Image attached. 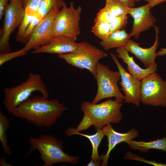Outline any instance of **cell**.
Returning a JSON list of instances; mask_svg holds the SVG:
<instances>
[{
  "mask_svg": "<svg viewBox=\"0 0 166 166\" xmlns=\"http://www.w3.org/2000/svg\"><path fill=\"white\" fill-rule=\"evenodd\" d=\"M142 0L146 1L149 5L151 7L166 1V0H135V1L136 2H138Z\"/></svg>",
  "mask_w": 166,
  "mask_h": 166,
  "instance_id": "f546056e",
  "label": "cell"
},
{
  "mask_svg": "<svg viewBox=\"0 0 166 166\" xmlns=\"http://www.w3.org/2000/svg\"><path fill=\"white\" fill-rule=\"evenodd\" d=\"M130 149L138 151L145 153L150 149H156L166 152V136L156 140L145 142L136 141L131 140L126 143Z\"/></svg>",
  "mask_w": 166,
  "mask_h": 166,
  "instance_id": "ffe728a7",
  "label": "cell"
},
{
  "mask_svg": "<svg viewBox=\"0 0 166 166\" xmlns=\"http://www.w3.org/2000/svg\"><path fill=\"white\" fill-rule=\"evenodd\" d=\"M165 128H166V126H165Z\"/></svg>",
  "mask_w": 166,
  "mask_h": 166,
  "instance_id": "74e56055",
  "label": "cell"
},
{
  "mask_svg": "<svg viewBox=\"0 0 166 166\" xmlns=\"http://www.w3.org/2000/svg\"><path fill=\"white\" fill-rule=\"evenodd\" d=\"M27 52L25 48L23 47L21 49L15 52L0 53V66H2L6 62L13 58L26 54Z\"/></svg>",
  "mask_w": 166,
  "mask_h": 166,
  "instance_id": "4316f807",
  "label": "cell"
},
{
  "mask_svg": "<svg viewBox=\"0 0 166 166\" xmlns=\"http://www.w3.org/2000/svg\"><path fill=\"white\" fill-rule=\"evenodd\" d=\"M153 26L156 32V38L154 45L151 47L144 48L140 46L139 43L129 39L124 47L128 52L134 54L140 60L146 68L150 67L156 63L155 60L157 56L156 51L159 43V28L155 25Z\"/></svg>",
  "mask_w": 166,
  "mask_h": 166,
  "instance_id": "5bb4252c",
  "label": "cell"
},
{
  "mask_svg": "<svg viewBox=\"0 0 166 166\" xmlns=\"http://www.w3.org/2000/svg\"><path fill=\"white\" fill-rule=\"evenodd\" d=\"M65 135L68 136L77 134L87 138L90 141L92 146L91 159L95 161H101V160L99 155L98 150V147L102 139L105 136L102 129L97 130L95 134L89 135L80 133L77 130L76 128L73 127H70L65 130Z\"/></svg>",
  "mask_w": 166,
  "mask_h": 166,
  "instance_id": "ac0fdd59",
  "label": "cell"
},
{
  "mask_svg": "<svg viewBox=\"0 0 166 166\" xmlns=\"http://www.w3.org/2000/svg\"><path fill=\"white\" fill-rule=\"evenodd\" d=\"M110 55L120 74L121 81L119 83L121 86V89L125 94L124 102L139 106L140 102L141 81L136 79L128 73L114 54L111 53Z\"/></svg>",
  "mask_w": 166,
  "mask_h": 166,
  "instance_id": "8fae6325",
  "label": "cell"
},
{
  "mask_svg": "<svg viewBox=\"0 0 166 166\" xmlns=\"http://www.w3.org/2000/svg\"><path fill=\"white\" fill-rule=\"evenodd\" d=\"M108 55L104 51L89 43L82 42L77 43V47L73 51L59 54L58 57L75 67L88 70L95 78L98 61Z\"/></svg>",
  "mask_w": 166,
  "mask_h": 166,
  "instance_id": "5b68a950",
  "label": "cell"
},
{
  "mask_svg": "<svg viewBox=\"0 0 166 166\" xmlns=\"http://www.w3.org/2000/svg\"><path fill=\"white\" fill-rule=\"evenodd\" d=\"M105 0V1H108V0Z\"/></svg>",
  "mask_w": 166,
  "mask_h": 166,
  "instance_id": "8d00e7d4",
  "label": "cell"
},
{
  "mask_svg": "<svg viewBox=\"0 0 166 166\" xmlns=\"http://www.w3.org/2000/svg\"><path fill=\"white\" fill-rule=\"evenodd\" d=\"M151 8L147 3L140 7L130 8L128 14L133 19L130 33L136 39L139 38L141 32L154 26L156 22V18L151 13Z\"/></svg>",
  "mask_w": 166,
  "mask_h": 166,
  "instance_id": "7c38bea8",
  "label": "cell"
},
{
  "mask_svg": "<svg viewBox=\"0 0 166 166\" xmlns=\"http://www.w3.org/2000/svg\"><path fill=\"white\" fill-rule=\"evenodd\" d=\"M59 11L57 9H52L36 26L30 39L24 47L27 52L50 42L53 38V21Z\"/></svg>",
  "mask_w": 166,
  "mask_h": 166,
  "instance_id": "30bf717a",
  "label": "cell"
},
{
  "mask_svg": "<svg viewBox=\"0 0 166 166\" xmlns=\"http://www.w3.org/2000/svg\"><path fill=\"white\" fill-rule=\"evenodd\" d=\"M141 81L140 102L152 106H166V81L155 72Z\"/></svg>",
  "mask_w": 166,
  "mask_h": 166,
  "instance_id": "9c48e42d",
  "label": "cell"
},
{
  "mask_svg": "<svg viewBox=\"0 0 166 166\" xmlns=\"http://www.w3.org/2000/svg\"><path fill=\"white\" fill-rule=\"evenodd\" d=\"M42 0H22L24 9L37 13Z\"/></svg>",
  "mask_w": 166,
  "mask_h": 166,
  "instance_id": "f1b7e54d",
  "label": "cell"
},
{
  "mask_svg": "<svg viewBox=\"0 0 166 166\" xmlns=\"http://www.w3.org/2000/svg\"><path fill=\"white\" fill-rule=\"evenodd\" d=\"M101 161H95L91 159L90 161L88 164L87 166H99L101 165Z\"/></svg>",
  "mask_w": 166,
  "mask_h": 166,
  "instance_id": "d6a6232c",
  "label": "cell"
},
{
  "mask_svg": "<svg viewBox=\"0 0 166 166\" xmlns=\"http://www.w3.org/2000/svg\"><path fill=\"white\" fill-rule=\"evenodd\" d=\"M102 129L107 137L108 149L105 154L100 156L102 162L101 165L106 166L111 151L118 144L122 142L127 143L128 141L137 138L139 136L138 131L134 128L125 133L119 132L115 131L111 124L104 126Z\"/></svg>",
  "mask_w": 166,
  "mask_h": 166,
  "instance_id": "4fadbf2b",
  "label": "cell"
},
{
  "mask_svg": "<svg viewBox=\"0 0 166 166\" xmlns=\"http://www.w3.org/2000/svg\"><path fill=\"white\" fill-rule=\"evenodd\" d=\"M125 5L129 8H133L135 6V0H117Z\"/></svg>",
  "mask_w": 166,
  "mask_h": 166,
  "instance_id": "4dcf8cb0",
  "label": "cell"
},
{
  "mask_svg": "<svg viewBox=\"0 0 166 166\" xmlns=\"http://www.w3.org/2000/svg\"><path fill=\"white\" fill-rule=\"evenodd\" d=\"M42 19L37 13L25 9L23 20L16 35V41L26 45L36 26Z\"/></svg>",
  "mask_w": 166,
  "mask_h": 166,
  "instance_id": "2e32d148",
  "label": "cell"
},
{
  "mask_svg": "<svg viewBox=\"0 0 166 166\" xmlns=\"http://www.w3.org/2000/svg\"><path fill=\"white\" fill-rule=\"evenodd\" d=\"M124 159H131L142 161L156 166H166V164L156 162L154 161L148 160L131 152H127L124 158Z\"/></svg>",
  "mask_w": 166,
  "mask_h": 166,
  "instance_id": "83f0119b",
  "label": "cell"
},
{
  "mask_svg": "<svg viewBox=\"0 0 166 166\" xmlns=\"http://www.w3.org/2000/svg\"><path fill=\"white\" fill-rule=\"evenodd\" d=\"M91 31L101 41L105 40L111 34L109 23L105 22L95 23Z\"/></svg>",
  "mask_w": 166,
  "mask_h": 166,
  "instance_id": "cb8c5ba5",
  "label": "cell"
},
{
  "mask_svg": "<svg viewBox=\"0 0 166 166\" xmlns=\"http://www.w3.org/2000/svg\"><path fill=\"white\" fill-rule=\"evenodd\" d=\"M25 13L22 0H12L6 5L4 10V19L0 39V53L9 52L10 35L19 27Z\"/></svg>",
  "mask_w": 166,
  "mask_h": 166,
  "instance_id": "ba28073f",
  "label": "cell"
},
{
  "mask_svg": "<svg viewBox=\"0 0 166 166\" xmlns=\"http://www.w3.org/2000/svg\"><path fill=\"white\" fill-rule=\"evenodd\" d=\"M157 56H162L166 55V48H162L160 50L156 53Z\"/></svg>",
  "mask_w": 166,
  "mask_h": 166,
  "instance_id": "e575fe53",
  "label": "cell"
},
{
  "mask_svg": "<svg viewBox=\"0 0 166 166\" xmlns=\"http://www.w3.org/2000/svg\"><path fill=\"white\" fill-rule=\"evenodd\" d=\"M116 17L106 6L100 9L94 19V23L107 22L110 23Z\"/></svg>",
  "mask_w": 166,
  "mask_h": 166,
  "instance_id": "d4e9b609",
  "label": "cell"
},
{
  "mask_svg": "<svg viewBox=\"0 0 166 166\" xmlns=\"http://www.w3.org/2000/svg\"><path fill=\"white\" fill-rule=\"evenodd\" d=\"M6 0V1H12V0Z\"/></svg>",
  "mask_w": 166,
  "mask_h": 166,
  "instance_id": "d590c367",
  "label": "cell"
},
{
  "mask_svg": "<svg viewBox=\"0 0 166 166\" xmlns=\"http://www.w3.org/2000/svg\"><path fill=\"white\" fill-rule=\"evenodd\" d=\"M95 78L97 90L92 103L97 104L102 99L111 97H115L121 102L124 100V96L118 85V82L121 79L119 71H112L108 66L98 62L97 66Z\"/></svg>",
  "mask_w": 166,
  "mask_h": 166,
  "instance_id": "52a82bcc",
  "label": "cell"
},
{
  "mask_svg": "<svg viewBox=\"0 0 166 166\" xmlns=\"http://www.w3.org/2000/svg\"><path fill=\"white\" fill-rule=\"evenodd\" d=\"M128 17L127 15L123 14L116 17L109 23L111 34L121 30L124 27L128 22Z\"/></svg>",
  "mask_w": 166,
  "mask_h": 166,
  "instance_id": "484cf974",
  "label": "cell"
},
{
  "mask_svg": "<svg viewBox=\"0 0 166 166\" xmlns=\"http://www.w3.org/2000/svg\"><path fill=\"white\" fill-rule=\"evenodd\" d=\"M0 165L2 166H12L11 164L6 163V158L4 155L2 157L0 160Z\"/></svg>",
  "mask_w": 166,
  "mask_h": 166,
  "instance_id": "836d02e7",
  "label": "cell"
},
{
  "mask_svg": "<svg viewBox=\"0 0 166 166\" xmlns=\"http://www.w3.org/2000/svg\"><path fill=\"white\" fill-rule=\"evenodd\" d=\"M64 0H42L37 13L43 19L53 9H61Z\"/></svg>",
  "mask_w": 166,
  "mask_h": 166,
  "instance_id": "7402d4cb",
  "label": "cell"
},
{
  "mask_svg": "<svg viewBox=\"0 0 166 166\" xmlns=\"http://www.w3.org/2000/svg\"><path fill=\"white\" fill-rule=\"evenodd\" d=\"M132 36L131 33L127 34L123 29L111 33L107 39L101 41L99 44L105 50L124 47Z\"/></svg>",
  "mask_w": 166,
  "mask_h": 166,
  "instance_id": "d6986e66",
  "label": "cell"
},
{
  "mask_svg": "<svg viewBox=\"0 0 166 166\" xmlns=\"http://www.w3.org/2000/svg\"><path fill=\"white\" fill-rule=\"evenodd\" d=\"M7 2L6 0H0V19H2L3 14L4 10Z\"/></svg>",
  "mask_w": 166,
  "mask_h": 166,
  "instance_id": "1f68e13d",
  "label": "cell"
},
{
  "mask_svg": "<svg viewBox=\"0 0 166 166\" xmlns=\"http://www.w3.org/2000/svg\"><path fill=\"white\" fill-rule=\"evenodd\" d=\"M122 104V102L116 99H109L98 104L84 102L81 107L84 116L76 128L77 130L80 132L93 125L97 130L102 129L109 124L119 123L123 118L121 111Z\"/></svg>",
  "mask_w": 166,
  "mask_h": 166,
  "instance_id": "7a4b0ae2",
  "label": "cell"
},
{
  "mask_svg": "<svg viewBox=\"0 0 166 166\" xmlns=\"http://www.w3.org/2000/svg\"><path fill=\"white\" fill-rule=\"evenodd\" d=\"M31 147L26 156L35 150L40 154V158L44 162L43 166H52L59 163L77 164L79 158L70 156L62 150L63 142L54 136L49 134H42L38 138L31 136L28 139Z\"/></svg>",
  "mask_w": 166,
  "mask_h": 166,
  "instance_id": "3957f363",
  "label": "cell"
},
{
  "mask_svg": "<svg viewBox=\"0 0 166 166\" xmlns=\"http://www.w3.org/2000/svg\"><path fill=\"white\" fill-rule=\"evenodd\" d=\"M82 8L79 6L77 8L72 1L68 7L65 2L61 10L56 16L53 27V38L63 36L75 42L81 33L79 21Z\"/></svg>",
  "mask_w": 166,
  "mask_h": 166,
  "instance_id": "8992f818",
  "label": "cell"
},
{
  "mask_svg": "<svg viewBox=\"0 0 166 166\" xmlns=\"http://www.w3.org/2000/svg\"><path fill=\"white\" fill-rule=\"evenodd\" d=\"M39 91L44 97L48 98L49 94L40 75L30 73L27 80L19 85L4 89L3 104L8 113L26 101L34 92Z\"/></svg>",
  "mask_w": 166,
  "mask_h": 166,
  "instance_id": "277c9868",
  "label": "cell"
},
{
  "mask_svg": "<svg viewBox=\"0 0 166 166\" xmlns=\"http://www.w3.org/2000/svg\"><path fill=\"white\" fill-rule=\"evenodd\" d=\"M105 6L116 17L123 14H128L130 8L117 0H109L106 1Z\"/></svg>",
  "mask_w": 166,
  "mask_h": 166,
  "instance_id": "603a6c76",
  "label": "cell"
},
{
  "mask_svg": "<svg viewBox=\"0 0 166 166\" xmlns=\"http://www.w3.org/2000/svg\"><path fill=\"white\" fill-rule=\"evenodd\" d=\"M68 109L56 99L49 100L43 96H34L20 104L11 114L36 126L49 127L55 124Z\"/></svg>",
  "mask_w": 166,
  "mask_h": 166,
  "instance_id": "6da1fadb",
  "label": "cell"
},
{
  "mask_svg": "<svg viewBox=\"0 0 166 166\" xmlns=\"http://www.w3.org/2000/svg\"><path fill=\"white\" fill-rule=\"evenodd\" d=\"M10 126L9 120L7 117L0 112V142L4 152L10 155L12 152L8 145V142L6 136V131Z\"/></svg>",
  "mask_w": 166,
  "mask_h": 166,
  "instance_id": "44dd1931",
  "label": "cell"
},
{
  "mask_svg": "<svg viewBox=\"0 0 166 166\" xmlns=\"http://www.w3.org/2000/svg\"><path fill=\"white\" fill-rule=\"evenodd\" d=\"M116 52L117 53V56L127 65L129 73L139 80L141 81L149 75L156 72L157 69L156 63L148 68H141L134 61L133 57L129 56L128 52L124 47L117 48Z\"/></svg>",
  "mask_w": 166,
  "mask_h": 166,
  "instance_id": "e0dca14e",
  "label": "cell"
},
{
  "mask_svg": "<svg viewBox=\"0 0 166 166\" xmlns=\"http://www.w3.org/2000/svg\"><path fill=\"white\" fill-rule=\"evenodd\" d=\"M77 43L63 36L53 38L50 42L31 52L32 53H47L60 54L72 52L77 47Z\"/></svg>",
  "mask_w": 166,
  "mask_h": 166,
  "instance_id": "9a60e30c",
  "label": "cell"
}]
</instances>
